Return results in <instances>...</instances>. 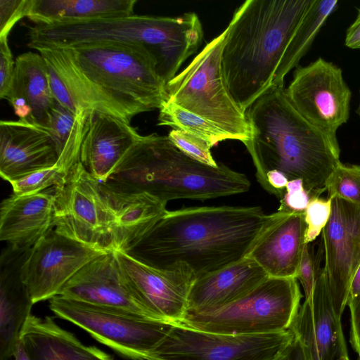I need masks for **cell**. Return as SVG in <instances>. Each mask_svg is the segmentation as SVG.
I'll return each instance as SVG.
<instances>
[{
	"label": "cell",
	"mask_w": 360,
	"mask_h": 360,
	"mask_svg": "<svg viewBox=\"0 0 360 360\" xmlns=\"http://www.w3.org/2000/svg\"><path fill=\"white\" fill-rule=\"evenodd\" d=\"M280 212L260 207L204 206L167 210L138 241L122 251L150 266L187 265L195 278L248 257Z\"/></svg>",
	"instance_id": "obj_1"
},
{
	"label": "cell",
	"mask_w": 360,
	"mask_h": 360,
	"mask_svg": "<svg viewBox=\"0 0 360 360\" xmlns=\"http://www.w3.org/2000/svg\"><path fill=\"white\" fill-rule=\"evenodd\" d=\"M38 51L79 112H99L130 122L168 100L156 60L143 46L98 42Z\"/></svg>",
	"instance_id": "obj_2"
},
{
	"label": "cell",
	"mask_w": 360,
	"mask_h": 360,
	"mask_svg": "<svg viewBox=\"0 0 360 360\" xmlns=\"http://www.w3.org/2000/svg\"><path fill=\"white\" fill-rule=\"evenodd\" d=\"M311 0H248L227 30L221 65L227 88L244 112L263 94L283 86L299 62L292 49L296 31Z\"/></svg>",
	"instance_id": "obj_3"
},
{
	"label": "cell",
	"mask_w": 360,
	"mask_h": 360,
	"mask_svg": "<svg viewBox=\"0 0 360 360\" xmlns=\"http://www.w3.org/2000/svg\"><path fill=\"white\" fill-rule=\"evenodd\" d=\"M245 114L251 135L243 144L259 184L268 172L277 170L289 180L302 179L311 199L320 197L340 162L338 139L307 121L292 105L284 86L263 94Z\"/></svg>",
	"instance_id": "obj_4"
},
{
	"label": "cell",
	"mask_w": 360,
	"mask_h": 360,
	"mask_svg": "<svg viewBox=\"0 0 360 360\" xmlns=\"http://www.w3.org/2000/svg\"><path fill=\"white\" fill-rule=\"evenodd\" d=\"M101 183L120 192L146 193L167 203L240 194L251 186L244 174L223 163H200L179 150L167 136L157 134L142 136Z\"/></svg>",
	"instance_id": "obj_5"
},
{
	"label": "cell",
	"mask_w": 360,
	"mask_h": 360,
	"mask_svg": "<svg viewBox=\"0 0 360 360\" xmlns=\"http://www.w3.org/2000/svg\"><path fill=\"white\" fill-rule=\"evenodd\" d=\"M28 47L39 51L81 44L114 42L144 46L155 58L158 73L175 74L195 49L194 22L187 14L176 17L131 15L75 20L29 27Z\"/></svg>",
	"instance_id": "obj_6"
},
{
	"label": "cell",
	"mask_w": 360,
	"mask_h": 360,
	"mask_svg": "<svg viewBox=\"0 0 360 360\" xmlns=\"http://www.w3.org/2000/svg\"><path fill=\"white\" fill-rule=\"evenodd\" d=\"M297 278L268 277L242 297L219 308L186 311L176 323L198 330L255 335L289 329L300 307Z\"/></svg>",
	"instance_id": "obj_7"
},
{
	"label": "cell",
	"mask_w": 360,
	"mask_h": 360,
	"mask_svg": "<svg viewBox=\"0 0 360 360\" xmlns=\"http://www.w3.org/2000/svg\"><path fill=\"white\" fill-rule=\"evenodd\" d=\"M226 34V28L167 84V101L214 123L231 139L243 143L251 130L225 82L221 53Z\"/></svg>",
	"instance_id": "obj_8"
},
{
	"label": "cell",
	"mask_w": 360,
	"mask_h": 360,
	"mask_svg": "<svg viewBox=\"0 0 360 360\" xmlns=\"http://www.w3.org/2000/svg\"><path fill=\"white\" fill-rule=\"evenodd\" d=\"M49 309L58 317L89 333L94 338L133 360H146L174 323L114 308L56 295Z\"/></svg>",
	"instance_id": "obj_9"
},
{
	"label": "cell",
	"mask_w": 360,
	"mask_h": 360,
	"mask_svg": "<svg viewBox=\"0 0 360 360\" xmlns=\"http://www.w3.org/2000/svg\"><path fill=\"white\" fill-rule=\"evenodd\" d=\"M290 330L228 335L174 324L146 360H274L293 341Z\"/></svg>",
	"instance_id": "obj_10"
},
{
	"label": "cell",
	"mask_w": 360,
	"mask_h": 360,
	"mask_svg": "<svg viewBox=\"0 0 360 360\" xmlns=\"http://www.w3.org/2000/svg\"><path fill=\"white\" fill-rule=\"evenodd\" d=\"M54 189V230L88 247L106 252L112 247L110 215L100 188L79 160Z\"/></svg>",
	"instance_id": "obj_11"
},
{
	"label": "cell",
	"mask_w": 360,
	"mask_h": 360,
	"mask_svg": "<svg viewBox=\"0 0 360 360\" xmlns=\"http://www.w3.org/2000/svg\"><path fill=\"white\" fill-rule=\"evenodd\" d=\"M285 92L307 121L337 139V130L349 118L352 97L340 68L321 57L306 66H298Z\"/></svg>",
	"instance_id": "obj_12"
},
{
	"label": "cell",
	"mask_w": 360,
	"mask_h": 360,
	"mask_svg": "<svg viewBox=\"0 0 360 360\" xmlns=\"http://www.w3.org/2000/svg\"><path fill=\"white\" fill-rule=\"evenodd\" d=\"M330 198L331 213L321 238L323 268L334 309L341 318L360 265V205L338 197Z\"/></svg>",
	"instance_id": "obj_13"
},
{
	"label": "cell",
	"mask_w": 360,
	"mask_h": 360,
	"mask_svg": "<svg viewBox=\"0 0 360 360\" xmlns=\"http://www.w3.org/2000/svg\"><path fill=\"white\" fill-rule=\"evenodd\" d=\"M106 252L51 230L31 248L22 268V278L33 303L58 295L80 269Z\"/></svg>",
	"instance_id": "obj_14"
},
{
	"label": "cell",
	"mask_w": 360,
	"mask_h": 360,
	"mask_svg": "<svg viewBox=\"0 0 360 360\" xmlns=\"http://www.w3.org/2000/svg\"><path fill=\"white\" fill-rule=\"evenodd\" d=\"M122 274L138 300L155 320L176 324L187 308L195 276L184 264L160 269L114 250Z\"/></svg>",
	"instance_id": "obj_15"
},
{
	"label": "cell",
	"mask_w": 360,
	"mask_h": 360,
	"mask_svg": "<svg viewBox=\"0 0 360 360\" xmlns=\"http://www.w3.org/2000/svg\"><path fill=\"white\" fill-rule=\"evenodd\" d=\"M289 329L300 343L307 360H339L348 356L341 318L334 309L324 271Z\"/></svg>",
	"instance_id": "obj_16"
},
{
	"label": "cell",
	"mask_w": 360,
	"mask_h": 360,
	"mask_svg": "<svg viewBox=\"0 0 360 360\" xmlns=\"http://www.w3.org/2000/svg\"><path fill=\"white\" fill-rule=\"evenodd\" d=\"M58 295L153 319L124 278L114 251L103 254L86 264Z\"/></svg>",
	"instance_id": "obj_17"
},
{
	"label": "cell",
	"mask_w": 360,
	"mask_h": 360,
	"mask_svg": "<svg viewBox=\"0 0 360 360\" xmlns=\"http://www.w3.org/2000/svg\"><path fill=\"white\" fill-rule=\"evenodd\" d=\"M84 112L79 161L94 178L105 182L142 136L122 119L96 111Z\"/></svg>",
	"instance_id": "obj_18"
},
{
	"label": "cell",
	"mask_w": 360,
	"mask_h": 360,
	"mask_svg": "<svg viewBox=\"0 0 360 360\" xmlns=\"http://www.w3.org/2000/svg\"><path fill=\"white\" fill-rule=\"evenodd\" d=\"M58 155L48 131L25 120L0 122V175L9 183L54 166Z\"/></svg>",
	"instance_id": "obj_19"
},
{
	"label": "cell",
	"mask_w": 360,
	"mask_h": 360,
	"mask_svg": "<svg viewBox=\"0 0 360 360\" xmlns=\"http://www.w3.org/2000/svg\"><path fill=\"white\" fill-rule=\"evenodd\" d=\"M31 248L8 245L0 256V360L13 357L34 304L22 278Z\"/></svg>",
	"instance_id": "obj_20"
},
{
	"label": "cell",
	"mask_w": 360,
	"mask_h": 360,
	"mask_svg": "<svg viewBox=\"0 0 360 360\" xmlns=\"http://www.w3.org/2000/svg\"><path fill=\"white\" fill-rule=\"evenodd\" d=\"M279 212L278 217L262 235L248 257L262 266L269 277L297 278L307 244L304 212Z\"/></svg>",
	"instance_id": "obj_21"
},
{
	"label": "cell",
	"mask_w": 360,
	"mask_h": 360,
	"mask_svg": "<svg viewBox=\"0 0 360 360\" xmlns=\"http://www.w3.org/2000/svg\"><path fill=\"white\" fill-rule=\"evenodd\" d=\"M54 189L25 195L13 194L0 207V240L32 248L54 227Z\"/></svg>",
	"instance_id": "obj_22"
},
{
	"label": "cell",
	"mask_w": 360,
	"mask_h": 360,
	"mask_svg": "<svg viewBox=\"0 0 360 360\" xmlns=\"http://www.w3.org/2000/svg\"><path fill=\"white\" fill-rule=\"evenodd\" d=\"M268 277L254 259L245 257L195 278L188 292L186 311L201 312L225 306L250 292Z\"/></svg>",
	"instance_id": "obj_23"
},
{
	"label": "cell",
	"mask_w": 360,
	"mask_h": 360,
	"mask_svg": "<svg viewBox=\"0 0 360 360\" xmlns=\"http://www.w3.org/2000/svg\"><path fill=\"white\" fill-rule=\"evenodd\" d=\"M100 188L110 215L112 247L124 251L143 236L167 212V202L146 193Z\"/></svg>",
	"instance_id": "obj_24"
},
{
	"label": "cell",
	"mask_w": 360,
	"mask_h": 360,
	"mask_svg": "<svg viewBox=\"0 0 360 360\" xmlns=\"http://www.w3.org/2000/svg\"><path fill=\"white\" fill-rule=\"evenodd\" d=\"M19 119L46 129L54 99L49 79V67L39 53L32 51L15 61L13 83L6 98Z\"/></svg>",
	"instance_id": "obj_25"
},
{
	"label": "cell",
	"mask_w": 360,
	"mask_h": 360,
	"mask_svg": "<svg viewBox=\"0 0 360 360\" xmlns=\"http://www.w3.org/2000/svg\"><path fill=\"white\" fill-rule=\"evenodd\" d=\"M29 360H113L96 347L83 345L52 317L30 315L20 335Z\"/></svg>",
	"instance_id": "obj_26"
},
{
	"label": "cell",
	"mask_w": 360,
	"mask_h": 360,
	"mask_svg": "<svg viewBox=\"0 0 360 360\" xmlns=\"http://www.w3.org/2000/svg\"><path fill=\"white\" fill-rule=\"evenodd\" d=\"M136 0H29L26 17L35 24L134 15Z\"/></svg>",
	"instance_id": "obj_27"
},
{
	"label": "cell",
	"mask_w": 360,
	"mask_h": 360,
	"mask_svg": "<svg viewBox=\"0 0 360 360\" xmlns=\"http://www.w3.org/2000/svg\"><path fill=\"white\" fill-rule=\"evenodd\" d=\"M84 117V111L75 115L56 101L48 115L46 130L54 143L58 161L71 167L79 160Z\"/></svg>",
	"instance_id": "obj_28"
},
{
	"label": "cell",
	"mask_w": 360,
	"mask_h": 360,
	"mask_svg": "<svg viewBox=\"0 0 360 360\" xmlns=\"http://www.w3.org/2000/svg\"><path fill=\"white\" fill-rule=\"evenodd\" d=\"M160 126H169L197 136L212 147L219 142L231 139V136L214 123L193 113L174 103L167 101L160 108L158 118Z\"/></svg>",
	"instance_id": "obj_29"
},
{
	"label": "cell",
	"mask_w": 360,
	"mask_h": 360,
	"mask_svg": "<svg viewBox=\"0 0 360 360\" xmlns=\"http://www.w3.org/2000/svg\"><path fill=\"white\" fill-rule=\"evenodd\" d=\"M326 187L328 198L338 197L360 205V165L340 162Z\"/></svg>",
	"instance_id": "obj_30"
},
{
	"label": "cell",
	"mask_w": 360,
	"mask_h": 360,
	"mask_svg": "<svg viewBox=\"0 0 360 360\" xmlns=\"http://www.w3.org/2000/svg\"><path fill=\"white\" fill-rule=\"evenodd\" d=\"M70 170L57 162L51 167L36 171L10 184L15 195L34 194L51 187L60 186L64 182Z\"/></svg>",
	"instance_id": "obj_31"
},
{
	"label": "cell",
	"mask_w": 360,
	"mask_h": 360,
	"mask_svg": "<svg viewBox=\"0 0 360 360\" xmlns=\"http://www.w3.org/2000/svg\"><path fill=\"white\" fill-rule=\"evenodd\" d=\"M314 245L311 243L305 245L297 276L303 288L305 300L311 296L314 286L323 271L321 266L324 260L321 239L319 241L316 252Z\"/></svg>",
	"instance_id": "obj_32"
},
{
	"label": "cell",
	"mask_w": 360,
	"mask_h": 360,
	"mask_svg": "<svg viewBox=\"0 0 360 360\" xmlns=\"http://www.w3.org/2000/svg\"><path fill=\"white\" fill-rule=\"evenodd\" d=\"M170 141L189 158L206 165L217 167L211 153L212 146L205 140L179 129L171 130L167 136Z\"/></svg>",
	"instance_id": "obj_33"
},
{
	"label": "cell",
	"mask_w": 360,
	"mask_h": 360,
	"mask_svg": "<svg viewBox=\"0 0 360 360\" xmlns=\"http://www.w3.org/2000/svg\"><path fill=\"white\" fill-rule=\"evenodd\" d=\"M332 199L311 198L304 211L307 224L305 242H314L322 232L329 221L331 213Z\"/></svg>",
	"instance_id": "obj_34"
},
{
	"label": "cell",
	"mask_w": 360,
	"mask_h": 360,
	"mask_svg": "<svg viewBox=\"0 0 360 360\" xmlns=\"http://www.w3.org/2000/svg\"><path fill=\"white\" fill-rule=\"evenodd\" d=\"M311 198L300 179L289 180L285 191L279 200L277 210L287 212H304Z\"/></svg>",
	"instance_id": "obj_35"
},
{
	"label": "cell",
	"mask_w": 360,
	"mask_h": 360,
	"mask_svg": "<svg viewBox=\"0 0 360 360\" xmlns=\"http://www.w3.org/2000/svg\"><path fill=\"white\" fill-rule=\"evenodd\" d=\"M29 0H0V39H8L15 24L26 17Z\"/></svg>",
	"instance_id": "obj_36"
},
{
	"label": "cell",
	"mask_w": 360,
	"mask_h": 360,
	"mask_svg": "<svg viewBox=\"0 0 360 360\" xmlns=\"http://www.w3.org/2000/svg\"><path fill=\"white\" fill-rule=\"evenodd\" d=\"M15 61L8 43V39H0V97L5 99L13 79Z\"/></svg>",
	"instance_id": "obj_37"
},
{
	"label": "cell",
	"mask_w": 360,
	"mask_h": 360,
	"mask_svg": "<svg viewBox=\"0 0 360 360\" xmlns=\"http://www.w3.org/2000/svg\"><path fill=\"white\" fill-rule=\"evenodd\" d=\"M48 67L49 84L54 99L64 108H67L74 114L78 115L80 112L78 111L65 85L55 71L50 66L48 65Z\"/></svg>",
	"instance_id": "obj_38"
},
{
	"label": "cell",
	"mask_w": 360,
	"mask_h": 360,
	"mask_svg": "<svg viewBox=\"0 0 360 360\" xmlns=\"http://www.w3.org/2000/svg\"><path fill=\"white\" fill-rule=\"evenodd\" d=\"M350 310V343L360 355V294L347 303Z\"/></svg>",
	"instance_id": "obj_39"
},
{
	"label": "cell",
	"mask_w": 360,
	"mask_h": 360,
	"mask_svg": "<svg viewBox=\"0 0 360 360\" xmlns=\"http://www.w3.org/2000/svg\"><path fill=\"white\" fill-rule=\"evenodd\" d=\"M345 44L350 49H360V8L355 20L347 30Z\"/></svg>",
	"instance_id": "obj_40"
},
{
	"label": "cell",
	"mask_w": 360,
	"mask_h": 360,
	"mask_svg": "<svg viewBox=\"0 0 360 360\" xmlns=\"http://www.w3.org/2000/svg\"><path fill=\"white\" fill-rule=\"evenodd\" d=\"M274 360H307L302 347L299 341H293Z\"/></svg>",
	"instance_id": "obj_41"
},
{
	"label": "cell",
	"mask_w": 360,
	"mask_h": 360,
	"mask_svg": "<svg viewBox=\"0 0 360 360\" xmlns=\"http://www.w3.org/2000/svg\"><path fill=\"white\" fill-rule=\"evenodd\" d=\"M360 294V265L359 268L357 269L353 279L352 281L349 294H348V298H347V303L355 298L357 295Z\"/></svg>",
	"instance_id": "obj_42"
},
{
	"label": "cell",
	"mask_w": 360,
	"mask_h": 360,
	"mask_svg": "<svg viewBox=\"0 0 360 360\" xmlns=\"http://www.w3.org/2000/svg\"><path fill=\"white\" fill-rule=\"evenodd\" d=\"M13 360H29L20 340L13 356Z\"/></svg>",
	"instance_id": "obj_43"
},
{
	"label": "cell",
	"mask_w": 360,
	"mask_h": 360,
	"mask_svg": "<svg viewBox=\"0 0 360 360\" xmlns=\"http://www.w3.org/2000/svg\"><path fill=\"white\" fill-rule=\"evenodd\" d=\"M359 94H360V91H359ZM356 113L358 114L359 119H360V98H359V105H358L357 110H356Z\"/></svg>",
	"instance_id": "obj_44"
},
{
	"label": "cell",
	"mask_w": 360,
	"mask_h": 360,
	"mask_svg": "<svg viewBox=\"0 0 360 360\" xmlns=\"http://www.w3.org/2000/svg\"><path fill=\"white\" fill-rule=\"evenodd\" d=\"M339 360H349V356H344L340 359Z\"/></svg>",
	"instance_id": "obj_45"
},
{
	"label": "cell",
	"mask_w": 360,
	"mask_h": 360,
	"mask_svg": "<svg viewBox=\"0 0 360 360\" xmlns=\"http://www.w3.org/2000/svg\"><path fill=\"white\" fill-rule=\"evenodd\" d=\"M359 360H360V355H359Z\"/></svg>",
	"instance_id": "obj_46"
}]
</instances>
